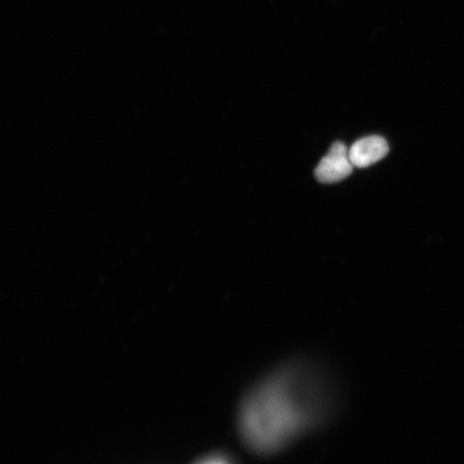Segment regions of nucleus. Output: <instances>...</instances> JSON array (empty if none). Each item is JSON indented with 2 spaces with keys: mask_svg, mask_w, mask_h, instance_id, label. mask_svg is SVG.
I'll use <instances>...</instances> for the list:
<instances>
[{
  "mask_svg": "<svg viewBox=\"0 0 464 464\" xmlns=\"http://www.w3.org/2000/svg\"><path fill=\"white\" fill-rule=\"evenodd\" d=\"M332 396L326 380L304 364H289L255 387L241 405L242 439L269 454L292 443L326 419Z\"/></svg>",
  "mask_w": 464,
  "mask_h": 464,
  "instance_id": "nucleus-1",
  "label": "nucleus"
},
{
  "mask_svg": "<svg viewBox=\"0 0 464 464\" xmlns=\"http://www.w3.org/2000/svg\"><path fill=\"white\" fill-rule=\"evenodd\" d=\"M353 168L346 145L335 142L316 167L315 177L322 183H336L350 177Z\"/></svg>",
  "mask_w": 464,
  "mask_h": 464,
  "instance_id": "nucleus-2",
  "label": "nucleus"
},
{
  "mask_svg": "<svg viewBox=\"0 0 464 464\" xmlns=\"http://www.w3.org/2000/svg\"><path fill=\"white\" fill-rule=\"evenodd\" d=\"M390 152L384 138L370 136L361 139L348 149V155L353 167L367 168L382 160Z\"/></svg>",
  "mask_w": 464,
  "mask_h": 464,
  "instance_id": "nucleus-3",
  "label": "nucleus"
},
{
  "mask_svg": "<svg viewBox=\"0 0 464 464\" xmlns=\"http://www.w3.org/2000/svg\"><path fill=\"white\" fill-rule=\"evenodd\" d=\"M199 464H230V462L226 460L224 457L217 456L208 458V459H206Z\"/></svg>",
  "mask_w": 464,
  "mask_h": 464,
  "instance_id": "nucleus-4",
  "label": "nucleus"
}]
</instances>
